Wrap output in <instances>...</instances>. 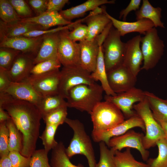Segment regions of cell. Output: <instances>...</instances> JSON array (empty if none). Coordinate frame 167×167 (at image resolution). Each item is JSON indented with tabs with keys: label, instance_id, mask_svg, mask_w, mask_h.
<instances>
[{
	"label": "cell",
	"instance_id": "b9f144b4",
	"mask_svg": "<svg viewBox=\"0 0 167 167\" xmlns=\"http://www.w3.org/2000/svg\"><path fill=\"white\" fill-rule=\"evenodd\" d=\"M45 149L36 150L31 157L30 167H52Z\"/></svg>",
	"mask_w": 167,
	"mask_h": 167
},
{
	"label": "cell",
	"instance_id": "4fadbf2b",
	"mask_svg": "<svg viewBox=\"0 0 167 167\" xmlns=\"http://www.w3.org/2000/svg\"><path fill=\"white\" fill-rule=\"evenodd\" d=\"M60 71L57 70L45 74L29 76L25 81L29 83L42 97L58 94Z\"/></svg>",
	"mask_w": 167,
	"mask_h": 167
},
{
	"label": "cell",
	"instance_id": "4dcf8cb0",
	"mask_svg": "<svg viewBox=\"0 0 167 167\" xmlns=\"http://www.w3.org/2000/svg\"><path fill=\"white\" fill-rule=\"evenodd\" d=\"M114 160L116 167H149L148 164L136 160L131 154L130 148H126L123 152L115 151Z\"/></svg>",
	"mask_w": 167,
	"mask_h": 167
},
{
	"label": "cell",
	"instance_id": "603a6c76",
	"mask_svg": "<svg viewBox=\"0 0 167 167\" xmlns=\"http://www.w3.org/2000/svg\"><path fill=\"white\" fill-rule=\"evenodd\" d=\"M35 30H45L41 26L33 23L20 21L13 24L0 21V37L12 38L22 36Z\"/></svg>",
	"mask_w": 167,
	"mask_h": 167
},
{
	"label": "cell",
	"instance_id": "7bdbcfd3",
	"mask_svg": "<svg viewBox=\"0 0 167 167\" xmlns=\"http://www.w3.org/2000/svg\"><path fill=\"white\" fill-rule=\"evenodd\" d=\"M19 16L21 19L32 17V11L24 0H9Z\"/></svg>",
	"mask_w": 167,
	"mask_h": 167
},
{
	"label": "cell",
	"instance_id": "ffe728a7",
	"mask_svg": "<svg viewBox=\"0 0 167 167\" xmlns=\"http://www.w3.org/2000/svg\"><path fill=\"white\" fill-rule=\"evenodd\" d=\"M80 51V65L90 73L95 70L101 45L95 38L79 42Z\"/></svg>",
	"mask_w": 167,
	"mask_h": 167
},
{
	"label": "cell",
	"instance_id": "681fc988",
	"mask_svg": "<svg viewBox=\"0 0 167 167\" xmlns=\"http://www.w3.org/2000/svg\"><path fill=\"white\" fill-rule=\"evenodd\" d=\"M11 82L8 75L7 71L0 68V92H3Z\"/></svg>",
	"mask_w": 167,
	"mask_h": 167
},
{
	"label": "cell",
	"instance_id": "816d5d0a",
	"mask_svg": "<svg viewBox=\"0 0 167 167\" xmlns=\"http://www.w3.org/2000/svg\"><path fill=\"white\" fill-rule=\"evenodd\" d=\"M11 118L8 113L2 107H0V122L6 121Z\"/></svg>",
	"mask_w": 167,
	"mask_h": 167
},
{
	"label": "cell",
	"instance_id": "cb8c5ba5",
	"mask_svg": "<svg viewBox=\"0 0 167 167\" xmlns=\"http://www.w3.org/2000/svg\"><path fill=\"white\" fill-rule=\"evenodd\" d=\"M115 1L113 0H88L83 3L62 10L59 12L65 19L71 21L73 19L84 16L86 12L92 11L101 5L114 4Z\"/></svg>",
	"mask_w": 167,
	"mask_h": 167
},
{
	"label": "cell",
	"instance_id": "f1b7e54d",
	"mask_svg": "<svg viewBox=\"0 0 167 167\" xmlns=\"http://www.w3.org/2000/svg\"><path fill=\"white\" fill-rule=\"evenodd\" d=\"M52 167H84L81 164H73L70 160L66 152V148L62 142H60L52 150L50 160Z\"/></svg>",
	"mask_w": 167,
	"mask_h": 167
},
{
	"label": "cell",
	"instance_id": "f6af8a7d",
	"mask_svg": "<svg viewBox=\"0 0 167 167\" xmlns=\"http://www.w3.org/2000/svg\"><path fill=\"white\" fill-rule=\"evenodd\" d=\"M74 23H72L68 25L61 26L52 29L46 30H35L28 32L23 35L22 36L28 37H36L42 36L57 32L62 30L69 29L72 28Z\"/></svg>",
	"mask_w": 167,
	"mask_h": 167
},
{
	"label": "cell",
	"instance_id": "f546056e",
	"mask_svg": "<svg viewBox=\"0 0 167 167\" xmlns=\"http://www.w3.org/2000/svg\"><path fill=\"white\" fill-rule=\"evenodd\" d=\"M64 106H67L66 101L63 97L57 94L42 97L37 108L42 116L53 110Z\"/></svg>",
	"mask_w": 167,
	"mask_h": 167
},
{
	"label": "cell",
	"instance_id": "9c48e42d",
	"mask_svg": "<svg viewBox=\"0 0 167 167\" xmlns=\"http://www.w3.org/2000/svg\"><path fill=\"white\" fill-rule=\"evenodd\" d=\"M69 29H66L59 32L58 56L63 67L80 65L79 44L69 38Z\"/></svg>",
	"mask_w": 167,
	"mask_h": 167
},
{
	"label": "cell",
	"instance_id": "d4e9b609",
	"mask_svg": "<svg viewBox=\"0 0 167 167\" xmlns=\"http://www.w3.org/2000/svg\"><path fill=\"white\" fill-rule=\"evenodd\" d=\"M84 20L88 28V35L86 40L88 41L95 39L111 22L103 13L93 15L91 12Z\"/></svg>",
	"mask_w": 167,
	"mask_h": 167
},
{
	"label": "cell",
	"instance_id": "4316f807",
	"mask_svg": "<svg viewBox=\"0 0 167 167\" xmlns=\"http://www.w3.org/2000/svg\"><path fill=\"white\" fill-rule=\"evenodd\" d=\"M91 75L95 82H100L101 85L106 95L114 96L117 94L111 90L108 83L102 45L99 47L95 70L91 73Z\"/></svg>",
	"mask_w": 167,
	"mask_h": 167
},
{
	"label": "cell",
	"instance_id": "5bb4252c",
	"mask_svg": "<svg viewBox=\"0 0 167 167\" xmlns=\"http://www.w3.org/2000/svg\"><path fill=\"white\" fill-rule=\"evenodd\" d=\"M135 127H139L145 131L143 121L137 114L110 129L101 131H92V136L94 142H104L107 145L109 140L112 137L122 135Z\"/></svg>",
	"mask_w": 167,
	"mask_h": 167
},
{
	"label": "cell",
	"instance_id": "e575fe53",
	"mask_svg": "<svg viewBox=\"0 0 167 167\" xmlns=\"http://www.w3.org/2000/svg\"><path fill=\"white\" fill-rule=\"evenodd\" d=\"M100 158L96 167H116L114 160L115 152L104 142L99 143Z\"/></svg>",
	"mask_w": 167,
	"mask_h": 167
},
{
	"label": "cell",
	"instance_id": "3957f363",
	"mask_svg": "<svg viewBox=\"0 0 167 167\" xmlns=\"http://www.w3.org/2000/svg\"><path fill=\"white\" fill-rule=\"evenodd\" d=\"M65 123L73 131V137L66 148L68 156L70 158L75 155H83L86 158L89 167H96L97 163L92 143L83 124L78 119L68 118Z\"/></svg>",
	"mask_w": 167,
	"mask_h": 167
},
{
	"label": "cell",
	"instance_id": "c3c4849f",
	"mask_svg": "<svg viewBox=\"0 0 167 167\" xmlns=\"http://www.w3.org/2000/svg\"><path fill=\"white\" fill-rule=\"evenodd\" d=\"M69 2L68 0H49L46 11H60Z\"/></svg>",
	"mask_w": 167,
	"mask_h": 167
},
{
	"label": "cell",
	"instance_id": "d6986e66",
	"mask_svg": "<svg viewBox=\"0 0 167 167\" xmlns=\"http://www.w3.org/2000/svg\"><path fill=\"white\" fill-rule=\"evenodd\" d=\"M103 13L110 20L113 26L119 32L121 36L132 32H138L145 35L147 31L154 27L153 23L148 19H142L133 22L120 21L109 15L105 7Z\"/></svg>",
	"mask_w": 167,
	"mask_h": 167
},
{
	"label": "cell",
	"instance_id": "52a82bcc",
	"mask_svg": "<svg viewBox=\"0 0 167 167\" xmlns=\"http://www.w3.org/2000/svg\"><path fill=\"white\" fill-rule=\"evenodd\" d=\"M141 43L143 65L141 70L148 71L153 68L158 63L163 54L165 45L155 27L142 37Z\"/></svg>",
	"mask_w": 167,
	"mask_h": 167
},
{
	"label": "cell",
	"instance_id": "1f68e13d",
	"mask_svg": "<svg viewBox=\"0 0 167 167\" xmlns=\"http://www.w3.org/2000/svg\"><path fill=\"white\" fill-rule=\"evenodd\" d=\"M9 132V150L21 152L23 148V136L11 118L6 122Z\"/></svg>",
	"mask_w": 167,
	"mask_h": 167
},
{
	"label": "cell",
	"instance_id": "d6a6232c",
	"mask_svg": "<svg viewBox=\"0 0 167 167\" xmlns=\"http://www.w3.org/2000/svg\"><path fill=\"white\" fill-rule=\"evenodd\" d=\"M61 65L58 58L41 62L34 65L30 76L40 75L58 70Z\"/></svg>",
	"mask_w": 167,
	"mask_h": 167
},
{
	"label": "cell",
	"instance_id": "ac0fdd59",
	"mask_svg": "<svg viewBox=\"0 0 167 167\" xmlns=\"http://www.w3.org/2000/svg\"><path fill=\"white\" fill-rule=\"evenodd\" d=\"M34 65L33 58L20 53L15 58L10 69L7 71L11 81L20 82L26 80L30 76Z\"/></svg>",
	"mask_w": 167,
	"mask_h": 167
},
{
	"label": "cell",
	"instance_id": "e0dca14e",
	"mask_svg": "<svg viewBox=\"0 0 167 167\" xmlns=\"http://www.w3.org/2000/svg\"><path fill=\"white\" fill-rule=\"evenodd\" d=\"M3 92L15 99L29 102L37 107L42 98L26 81L20 82H11Z\"/></svg>",
	"mask_w": 167,
	"mask_h": 167
},
{
	"label": "cell",
	"instance_id": "836d02e7",
	"mask_svg": "<svg viewBox=\"0 0 167 167\" xmlns=\"http://www.w3.org/2000/svg\"><path fill=\"white\" fill-rule=\"evenodd\" d=\"M1 20L8 24L20 21L21 19L9 0H0Z\"/></svg>",
	"mask_w": 167,
	"mask_h": 167
},
{
	"label": "cell",
	"instance_id": "5b68a950",
	"mask_svg": "<svg viewBox=\"0 0 167 167\" xmlns=\"http://www.w3.org/2000/svg\"><path fill=\"white\" fill-rule=\"evenodd\" d=\"M133 109L143 120L145 129L143 144L147 150L156 145L157 141L165 138V135L159 123L155 118L146 96L144 100L135 104Z\"/></svg>",
	"mask_w": 167,
	"mask_h": 167
},
{
	"label": "cell",
	"instance_id": "8992f818",
	"mask_svg": "<svg viewBox=\"0 0 167 167\" xmlns=\"http://www.w3.org/2000/svg\"><path fill=\"white\" fill-rule=\"evenodd\" d=\"M121 36L113 25L102 45L107 73L122 65L126 43L121 41Z\"/></svg>",
	"mask_w": 167,
	"mask_h": 167
},
{
	"label": "cell",
	"instance_id": "ee69618b",
	"mask_svg": "<svg viewBox=\"0 0 167 167\" xmlns=\"http://www.w3.org/2000/svg\"><path fill=\"white\" fill-rule=\"evenodd\" d=\"M8 156L13 167H30L31 157H25L16 151L10 152Z\"/></svg>",
	"mask_w": 167,
	"mask_h": 167
},
{
	"label": "cell",
	"instance_id": "30bf717a",
	"mask_svg": "<svg viewBox=\"0 0 167 167\" xmlns=\"http://www.w3.org/2000/svg\"><path fill=\"white\" fill-rule=\"evenodd\" d=\"M145 98V91L134 87L114 96L105 95L104 99L118 107L127 119L136 114L133 109L134 104L142 101Z\"/></svg>",
	"mask_w": 167,
	"mask_h": 167
},
{
	"label": "cell",
	"instance_id": "8fae6325",
	"mask_svg": "<svg viewBox=\"0 0 167 167\" xmlns=\"http://www.w3.org/2000/svg\"><path fill=\"white\" fill-rule=\"evenodd\" d=\"M144 136L142 133L130 130L122 135L110 139L107 145L114 152L121 151L125 148H135L139 152L143 160L145 161H147L149 152L143 146V138Z\"/></svg>",
	"mask_w": 167,
	"mask_h": 167
},
{
	"label": "cell",
	"instance_id": "7dc6e473",
	"mask_svg": "<svg viewBox=\"0 0 167 167\" xmlns=\"http://www.w3.org/2000/svg\"><path fill=\"white\" fill-rule=\"evenodd\" d=\"M141 0H131L127 7L120 12L119 18H122V20L126 21V17L129 13L134 11H136L139 8Z\"/></svg>",
	"mask_w": 167,
	"mask_h": 167
},
{
	"label": "cell",
	"instance_id": "6da1fadb",
	"mask_svg": "<svg viewBox=\"0 0 167 167\" xmlns=\"http://www.w3.org/2000/svg\"><path fill=\"white\" fill-rule=\"evenodd\" d=\"M0 107L8 113L23 136V156L31 157L36 150L42 115L37 107L26 101L15 99L0 92Z\"/></svg>",
	"mask_w": 167,
	"mask_h": 167
},
{
	"label": "cell",
	"instance_id": "60d3db41",
	"mask_svg": "<svg viewBox=\"0 0 167 167\" xmlns=\"http://www.w3.org/2000/svg\"><path fill=\"white\" fill-rule=\"evenodd\" d=\"M6 122H0V157L8 156L9 132Z\"/></svg>",
	"mask_w": 167,
	"mask_h": 167
},
{
	"label": "cell",
	"instance_id": "f907efd6",
	"mask_svg": "<svg viewBox=\"0 0 167 167\" xmlns=\"http://www.w3.org/2000/svg\"><path fill=\"white\" fill-rule=\"evenodd\" d=\"M0 167H13L8 156L0 157Z\"/></svg>",
	"mask_w": 167,
	"mask_h": 167
},
{
	"label": "cell",
	"instance_id": "d590c367",
	"mask_svg": "<svg viewBox=\"0 0 167 167\" xmlns=\"http://www.w3.org/2000/svg\"><path fill=\"white\" fill-rule=\"evenodd\" d=\"M67 106L60 107L42 116L46 124L59 125L65 123L67 115Z\"/></svg>",
	"mask_w": 167,
	"mask_h": 167
},
{
	"label": "cell",
	"instance_id": "484cf974",
	"mask_svg": "<svg viewBox=\"0 0 167 167\" xmlns=\"http://www.w3.org/2000/svg\"><path fill=\"white\" fill-rule=\"evenodd\" d=\"M161 12L160 7H155L148 0H143L140 8L135 12L136 19L137 20L148 19L153 23L155 27L165 28L164 24L161 20Z\"/></svg>",
	"mask_w": 167,
	"mask_h": 167
},
{
	"label": "cell",
	"instance_id": "bcb514c9",
	"mask_svg": "<svg viewBox=\"0 0 167 167\" xmlns=\"http://www.w3.org/2000/svg\"><path fill=\"white\" fill-rule=\"evenodd\" d=\"M49 0H29L27 2L34 11L40 15L46 11Z\"/></svg>",
	"mask_w": 167,
	"mask_h": 167
},
{
	"label": "cell",
	"instance_id": "74e56055",
	"mask_svg": "<svg viewBox=\"0 0 167 167\" xmlns=\"http://www.w3.org/2000/svg\"><path fill=\"white\" fill-rule=\"evenodd\" d=\"M58 126L57 125L46 124L44 130L39 137L42 140L44 149L48 153L58 144V143L54 139V135Z\"/></svg>",
	"mask_w": 167,
	"mask_h": 167
},
{
	"label": "cell",
	"instance_id": "ab89813d",
	"mask_svg": "<svg viewBox=\"0 0 167 167\" xmlns=\"http://www.w3.org/2000/svg\"><path fill=\"white\" fill-rule=\"evenodd\" d=\"M72 28V30L68 33L69 37L71 40L80 42L87 40L88 28L86 25L78 21L74 23Z\"/></svg>",
	"mask_w": 167,
	"mask_h": 167
},
{
	"label": "cell",
	"instance_id": "7a4b0ae2",
	"mask_svg": "<svg viewBox=\"0 0 167 167\" xmlns=\"http://www.w3.org/2000/svg\"><path fill=\"white\" fill-rule=\"evenodd\" d=\"M104 91L101 85L96 82L77 85L68 92L66 98L67 106L90 114L94 107L101 101Z\"/></svg>",
	"mask_w": 167,
	"mask_h": 167
},
{
	"label": "cell",
	"instance_id": "ba28073f",
	"mask_svg": "<svg viewBox=\"0 0 167 167\" xmlns=\"http://www.w3.org/2000/svg\"><path fill=\"white\" fill-rule=\"evenodd\" d=\"M90 72L80 65L63 67L60 71L58 94L66 99L69 91L80 84L90 85L96 82L92 78Z\"/></svg>",
	"mask_w": 167,
	"mask_h": 167
},
{
	"label": "cell",
	"instance_id": "7c38bea8",
	"mask_svg": "<svg viewBox=\"0 0 167 167\" xmlns=\"http://www.w3.org/2000/svg\"><path fill=\"white\" fill-rule=\"evenodd\" d=\"M43 36L36 37H0V47H7L20 51L34 59L38 54Z\"/></svg>",
	"mask_w": 167,
	"mask_h": 167
},
{
	"label": "cell",
	"instance_id": "9a60e30c",
	"mask_svg": "<svg viewBox=\"0 0 167 167\" xmlns=\"http://www.w3.org/2000/svg\"><path fill=\"white\" fill-rule=\"evenodd\" d=\"M107 74L109 85L116 94L126 92L135 87L137 77L122 65Z\"/></svg>",
	"mask_w": 167,
	"mask_h": 167
},
{
	"label": "cell",
	"instance_id": "277c9868",
	"mask_svg": "<svg viewBox=\"0 0 167 167\" xmlns=\"http://www.w3.org/2000/svg\"><path fill=\"white\" fill-rule=\"evenodd\" d=\"M93 131L110 129L125 120L121 110L114 104L105 101L98 104L90 114Z\"/></svg>",
	"mask_w": 167,
	"mask_h": 167
},
{
	"label": "cell",
	"instance_id": "7402d4cb",
	"mask_svg": "<svg viewBox=\"0 0 167 167\" xmlns=\"http://www.w3.org/2000/svg\"><path fill=\"white\" fill-rule=\"evenodd\" d=\"M21 21L39 25L45 30L54 26H64L72 23L65 19L58 11H46L35 16L22 19Z\"/></svg>",
	"mask_w": 167,
	"mask_h": 167
},
{
	"label": "cell",
	"instance_id": "2e32d148",
	"mask_svg": "<svg viewBox=\"0 0 167 167\" xmlns=\"http://www.w3.org/2000/svg\"><path fill=\"white\" fill-rule=\"evenodd\" d=\"M142 37L137 35L126 42L122 66L137 76L141 70L143 57L140 47Z\"/></svg>",
	"mask_w": 167,
	"mask_h": 167
},
{
	"label": "cell",
	"instance_id": "44dd1931",
	"mask_svg": "<svg viewBox=\"0 0 167 167\" xmlns=\"http://www.w3.org/2000/svg\"><path fill=\"white\" fill-rule=\"evenodd\" d=\"M59 32L43 35L41 44L37 54L34 59L35 65L46 60L58 58V47L59 40Z\"/></svg>",
	"mask_w": 167,
	"mask_h": 167
},
{
	"label": "cell",
	"instance_id": "f35d334b",
	"mask_svg": "<svg viewBox=\"0 0 167 167\" xmlns=\"http://www.w3.org/2000/svg\"><path fill=\"white\" fill-rule=\"evenodd\" d=\"M20 51L11 48L0 47V68L8 71Z\"/></svg>",
	"mask_w": 167,
	"mask_h": 167
},
{
	"label": "cell",
	"instance_id": "83f0119b",
	"mask_svg": "<svg viewBox=\"0 0 167 167\" xmlns=\"http://www.w3.org/2000/svg\"><path fill=\"white\" fill-rule=\"evenodd\" d=\"M150 108L157 121L167 122V99H162L154 93L145 91Z\"/></svg>",
	"mask_w": 167,
	"mask_h": 167
},
{
	"label": "cell",
	"instance_id": "f5cc1de1",
	"mask_svg": "<svg viewBox=\"0 0 167 167\" xmlns=\"http://www.w3.org/2000/svg\"><path fill=\"white\" fill-rule=\"evenodd\" d=\"M161 126L165 135V138L167 140V122L158 121Z\"/></svg>",
	"mask_w": 167,
	"mask_h": 167
},
{
	"label": "cell",
	"instance_id": "8d00e7d4",
	"mask_svg": "<svg viewBox=\"0 0 167 167\" xmlns=\"http://www.w3.org/2000/svg\"><path fill=\"white\" fill-rule=\"evenodd\" d=\"M158 149L157 157L150 159L148 163L149 167H167V140L162 139L156 143Z\"/></svg>",
	"mask_w": 167,
	"mask_h": 167
}]
</instances>
